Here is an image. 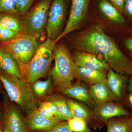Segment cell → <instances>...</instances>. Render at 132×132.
I'll return each instance as SVG.
<instances>
[{
  "label": "cell",
  "mask_w": 132,
  "mask_h": 132,
  "mask_svg": "<svg viewBox=\"0 0 132 132\" xmlns=\"http://www.w3.org/2000/svg\"><path fill=\"white\" fill-rule=\"evenodd\" d=\"M53 82L51 77L47 80H37L33 82L32 89L36 96L42 97L50 92L53 87Z\"/></svg>",
  "instance_id": "cell-23"
},
{
  "label": "cell",
  "mask_w": 132,
  "mask_h": 132,
  "mask_svg": "<svg viewBox=\"0 0 132 132\" xmlns=\"http://www.w3.org/2000/svg\"><path fill=\"white\" fill-rule=\"evenodd\" d=\"M39 45L36 37L21 33L13 39L2 42L3 49L13 57L21 72L32 59Z\"/></svg>",
  "instance_id": "cell-5"
},
{
  "label": "cell",
  "mask_w": 132,
  "mask_h": 132,
  "mask_svg": "<svg viewBox=\"0 0 132 132\" xmlns=\"http://www.w3.org/2000/svg\"><path fill=\"white\" fill-rule=\"evenodd\" d=\"M0 25L20 33L21 31V22L17 17L11 15L0 14Z\"/></svg>",
  "instance_id": "cell-22"
},
{
  "label": "cell",
  "mask_w": 132,
  "mask_h": 132,
  "mask_svg": "<svg viewBox=\"0 0 132 132\" xmlns=\"http://www.w3.org/2000/svg\"><path fill=\"white\" fill-rule=\"evenodd\" d=\"M97 8L99 12L108 20L121 27H128V21L123 14L113 6L107 0H98Z\"/></svg>",
  "instance_id": "cell-16"
},
{
  "label": "cell",
  "mask_w": 132,
  "mask_h": 132,
  "mask_svg": "<svg viewBox=\"0 0 132 132\" xmlns=\"http://www.w3.org/2000/svg\"><path fill=\"white\" fill-rule=\"evenodd\" d=\"M1 83H0V89H1Z\"/></svg>",
  "instance_id": "cell-41"
},
{
  "label": "cell",
  "mask_w": 132,
  "mask_h": 132,
  "mask_svg": "<svg viewBox=\"0 0 132 132\" xmlns=\"http://www.w3.org/2000/svg\"><path fill=\"white\" fill-rule=\"evenodd\" d=\"M50 101L55 104L57 108V112L54 117L62 121H68L73 118L68 105L67 100L64 97L54 96Z\"/></svg>",
  "instance_id": "cell-21"
},
{
  "label": "cell",
  "mask_w": 132,
  "mask_h": 132,
  "mask_svg": "<svg viewBox=\"0 0 132 132\" xmlns=\"http://www.w3.org/2000/svg\"><path fill=\"white\" fill-rule=\"evenodd\" d=\"M106 126L107 132H132V115L111 119Z\"/></svg>",
  "instance_id": "cell-19"
},
{
  "label": "cell",
  "mask_w": 132,
  "mask_h": 132,
  "mask_svg": "<svg viewBox=\"0 0 132 132\" xmlns=\"http://www.w3.org/2000/svg\"><path fill=\"white\" fill-rule=\"evenodd\" d=\"M123 14L128 21L132 24V0H125Z\"/></svg>",
  "instance_id": "cell-29"
},
{
  "label": "cell",
  "mask_w": 132,
  "mask_h": 132,
  "mask_svg": "<svg viewBox=\"0 0 132 132\" xmlns=\"http://www.w3.org/2000/svg\"><path fill=\"white\" fill-rule=\"evenodd\" d=\"M91 0H71V10L65 27L55 40L57 43L64 36L80 27L87 16Z\"/></svg>",
  "instance_id": "cell-8"
},
{
  "label": "cell",
  "mask_w": 132,
  "mask_h": 132,
  "mask_svg": "<svg viewBox=\"0 0 132 132\" xmlns=\"http://www.w3.org/2000/svg\"><path fill=\"white\" fill-rule=\"evenodd\" d=\"M70 129L73 132H91V129L85 120L73 118L67 121Z\"/></svg>",
  "instance_id": "cell-24"
},
{
  "label": "cell",
  "mask_w": 132,
  "mask_h": 132,
  "mask_svg": "<svg viewBox=\"0 0 132 132\" xmlns=\"http://www.w3.org/2000/svg\"><path fill=\"white\" fill-rule=\"evenodd\" d=\"M68 0H53L50 5L46 31L47 38L55 41L62 33Z\"/></svg>",
  "instance_id": "cell-7"
},
{
  "label": "cell",
  "mask_w": 132,
  "mask_h": 132,
  "mask_svg": "<svg viewBox=\"0 0 132 132\" xmlns=\"http://www.w3.org/2000/svg\"><path fill=\"white\" fill-rule=\"evenodd\" d=\"M89 90L91 98L96 105L108 102L119 101L109 88L106 80L91 85Z\"/></svg>",
  "instance_id": "cell-17"
},
{
  "label": "cell",
  "mask_w": 132,
  "mask_h": 132,
  "mask_svg": "<svg viewBox=\"0 0 132 132\" xmlns=\"http://www.w3.org/2000/svg\"><path fill=\"white\" fill-rule=\"evenodd\" d=\"M3 132H9L7 130H5H5H3Z\"/></svg>",
  "instance_id": "cell-40"
},
{
  "label": "cell",
  "mask_w": 132,
  "mask_h": 132,
  "mask_svg": "<svg viewBox=\"0 0 132 132\" xmlns=\"http://www.w3.org/2000/svg\"><path fill=\"white\" fill-rule=\"evenodd\" d=\"M16 0H0V13L7 12L17 14Z\"/></svg>",
  "instance_id": "cell-25"
},
{
  "label": "cell",
  "mask_w": 132,
  "mask_h": 132,
  "mask_svg": "<svg viewBox=\"0 0 132 132\" xmlns=\"http://www.w3.org/2000/svg\"><path fill=\"white\" fill-rule=\"evenodd\" d=\"M72 56L75 64L79 67L105 72L111 68L104 59L93 54L77 51Z\"/></svg>",
  "instance_id": "cell-12"
},
{
  "label": "cell",
  "mask_w": 132,
  "mask_h": 132,
  "mask_svg": "<svg viewBox=\"0 0 132 132\" xmlns=\"http://www.w3.org/2000/svg\"><path fill=\"white\" fill-rule=\"evenodd\" d=\"M56 44L55 41L47 38L39 45L32 59L24 69L26 80L29 83H33L46 75L50 69Z\"/></svg>",
  "instance_id": "cell-4"
},
{
  "label": "cell",
  "mask_w": 132,
  "mask_h": 132,
  "mask_svg": "<svg viewBox=\"0 0 132 132\" xmlns=\"http://www.w3.org/2000/svg\"><path fill=\"white\" fill-rule=\"evenodd\" d=\"M121 102L127 110L130 112H132V92L127 93L125 95Z\"/></svg>",
  "instance_id": "cell-31"
},
{
  "label": "cell",
  "mask_w": 132,
  "mask_h": 132,
  "mask_svg": "<svg viewBox=\"0 0 132 132\" xmlns=\"http://www.w3.org/2000/svg\"><path fill=\"white\" fill-rule=\"evenodd\" d=\"M19 33L0 25V40L5 42L13 39Z\"/></svg>",
  "instance_id": "cell-27"
},
{
  "label": "cell",
  "mask_w": 132,
  "mask_h": 132,
  "mask_svg": "<svg viewBox=\"0 0 132 132\" xmlns=\"http://www.w3.org/2000/svg\"><path fill=\"white\" fill-rule=\"evenodd\" d=\"M87 85L85 82L79 80L66 88L62 93L67 96L77 100L93 109L96 105L91 98L90 87Z\"/></svg>",
  "instance_id": "cell-15"
},
{
  "label": "cell",
  "mask_w": 132,
  "mask_h": 132,
  "mask_svg": "<svg viewBox=\"0 0 132 132\" xmlns=\"http://www.w3.org/2000/svg\"><path fill=\"white\" fill-rule=\"evenodd\" d=\"M27 132H42L41 131H27Z\"/></svg>",
  "instance_id": "cell-39"
},
{
  "label": "cell",
  "mask_w": 132,
  "mask_h": 132,
  "mask_svg": "<svg viewBox=\"0 0 132 132\" xmlns=\"http://www.w3.org/2000/svg\"><path fill=\"white\" fill-rule=\"evenodd\" d=\"M63 121L54 116L50 119L45 118L41 114L38 109L28 115L25 120L29 131L42 132L52 130Z\"/></svg>",
  "instance_id": "cell-11"
},
{
  "label": "cell",
  "mask_w": 132,
  "mask_h": 132,
  "mask_svg": "<svg viewBox=\"0 0 132 132\" xmlns=\"http://www.w3.org/2000/svg\"><path fill=\"white\" fill-rule=\"evenodd\" d=\"M0 68L10 75L17 78H21L22 73L16 61L10 54L5 51Z\"/></svg>",
  "instance_id": "cell-20"
},
{
  "label": "cell",
  "mask_w": 132,
  "mask_h": 132,
  "mask_svg": "<svg viewBox=\"0 0 132 132\" xmlns=\"http://www.w3.org/2000/svg\"><path fill=\"white\" fill-rule=\"evenodd\" d=\"M53 59L54 66L51 72L53 85L56 90L62 92L75 78V64L68 48L63 43L55 46Z\"/></svg>",
  "instance_id": "cell-3"
},
{
  "label": "cell",
  "mask_w": 132,
  "mask_h": 132,
  "mask_svg": "<svg viewBox=\"0 0 132 132\" xmlns=\"http://www.w3.org/2000/svg\"><path fill=\"white\" fill-rule=\"evenodd\" d=\"M5 51L2 48L0 47V66H1V63L2 61L3 58L4 56V53Z\"/></svg>",
  "instance_id": "cell-36"
},
{
  "label": "cell",
  "mask_w": 132,
  "mask_h": 132,
  "mask_svg": "<svg viewBox=\"0 0 132 132\" xmlns=\"http://www.w3.org/2000/svg\"><path fill=\"white\" fill-rule=\"evenodd\" d=\"M73 44L77 51L90 53L104 59L116 72L132 75V60L99 26H91L78 34Z\"/></svg>",
  "instance_id": "cell-1"
},
{
  "label": "cell",
  "mask_w": 132,
  "mask_h": 132,
  "mask_svg": "<svg viewBox=\"0 0 132 132\" xmlns=\"http://www.w3.org/2000/svg\"><path fill=\"white\" fill-rule=\"evenodd\" d=\"M67 102L73 118L84 120L89 128L95 130L101 129V126L95 118L93 110L80 102L68 100Z\"/></svg>",
  "instance_id": "cell-13"
},
{
  "label": "cell",
  "mask_w": 132,
  "mask_h": 132,
  "mask_svg": "<svg viewBox=\"0 0 132 132\" xmlns=\"http://www.w3.org/2000/svg\"><path fill=\"white\" fill-rule=\"evenodd\" d=\"M127 93L132 92V75L130 76L128 82L127 87Z\"/></svg>",
  "instance_id": "cell-35"
},
{
  "label": "cell",
  "mask_w": 132,
  "mask_h": 132,
  "mask_svg": "<svg viewBox=\"0 0 132 132\" xmlns=\"http://www.w3.org/2000/svg\"><path fill=\"white\" fill-rule=\"evenodd\" d=\"M130 76L116 72L110 68L106 75V82L119 101H122L127 93L128 82Z\"/></svg>",
  "instance_id": "cell-14"
},
{
  "label": "cell",
  "mask_w": 132,
  "mask_h": 132,
  "mask_svg": "<svg viewBox=\"0 0 132 132\" xmlns=\"http://www.w3.org/2000/svg\"><path fill=\"white\" fill-rule=\"evenodd\" d=\"M113 6L123 14V7L125 0H107Z\"/></svg>",
  "instance_id": "cell-32"
},
{
  "label": "cell",
  "mask_w": 132,
  "mask_h": 132,
  "mask_svg": "<svg viewBox=\"0 0 132 132\" xmlns=\"http://www.w3.org/2000/svg\"><path fill=\"white\" fill-rule=\"evenodd\" d=\"M106 72L104 71L85 68L75 64V78L90 86L98 82L106 81Z\"/></svg>",
  "instance_id": "cell-18"
},
{
  "label": "cell",
  "mask_w": 132,
  "mask_h": 132,
  "mask_svg": "<svg viewBox=\"0 0 132 132\" xmlns=\"http://www.w3.org/2000/svg\"><path fill=\"white\" fill-rule=\"evenodd\" d=\"M40 103L48 109V110L54 115V116L55 114L57 112V108L54 102L49 101H44Z\"/></svg>",
  "instance_id": "cell-34"
},
{
  "label": "cell",
  "mask_w": 132,
  "mask_h": 132,
  "mask_svg": "<svg viewBox=\"0 0 132 132\" xmlns=\"http://www.w3.org/2000/svg\"><path fill=\"white\" fill-rule=\"evenodd\" d=\"M13 102L10 100L4 99L3 117L1 123L3 130H7L9 132H27L28 130L25 120Z\"/></svg>",
  "instance_id": "cell-9"
},
{
  "label": "cell",
  "mask_w": 132,
  "mask_h": 132,
  "mask_svg": "<svg viewBox=\"0 0 132 132\" xmlns=\"http://www.w3.org/2000/svg\"><path fill=\"white\" fill-rule=\"evenodd\" d=\"M51 0H40L24 15L21 33L36 37L43 32L47 24Z\"/></svg>",
  "instance_id": "cell-6"
},
{
  "label": "cell",
  "mask_w": 132,
  "mask_h": 132,
  "mask_svg": "<svg viewBox=\"0 0 132 132\" xmlns=\"http://www.w3.org/2000/svg\"><path fill=\"white\" fill-rule=\"evenodd\" d=\"M3 128L1 124H0V132H3Z\"/></svg>",
  "instance_id": "cell-38"
},
{
  "label": "cell",
  "mask_w": 132,
  "mask_h": 132,
  "mask_svg": "<svg viewBox=\"0 0 132 132\" xmlns=\"http://www.w3.org/2000/svg\"><path fill=\"white\" fill-rule=\"evenodd\" d=\"M46 132H73L70 129L67 121H63L54 128Z\"/></svg>",
  "instance_id": "cell-30"
},
{
  "label": "cell",
  "mask_w": 132,
  "mask_h": 132,
  "mask_svg": "<svg viewBox=\"0 0 132 132\" xmlns=\"http://www.w3.org/2000/svg\"><path fill=\"white\" fill-rule=\"evenodd\" d=\"M0 80L10 100L18 104L27 116L38 109L36 96L26 79L16 78L3 71L0 72Z\"/></svg>",
  "instance_id": "cell-2"
},
{
  "label": "cell",
  "mask_w": 132,
  "mask_h": 132,
  "mask_svg": "<svg viewBox=\"0 0 132 132\" xmlns=\"http://www.w3.org/2000/svg\"><path fill=\"white\" fill-rule=\"evenodd\" d=\"M3 114V107H2V106L0 105V124H1L2 122Z\"/></svg>",
  "instance_id": "cell-37"
},
{
  "label": "cell",
  "mask_w": 132,
  "mask_h": 132,
  "mask_svg": "<svg viewBox=\"0 0 132 132\" xmlns=\"http://www.w3.org/2000/svg\"><path fill=\"white\" fill-rule=\"evenodd\" d=\"M130 35L123 39L122 43L125 49L123 52L132 60V34Z\"/></svg>",
  "instance_id": "cell-28"
},
{
  "label": "cell",
  "mask_w": 132,
  "mask_h": 132,
  "mask_svg": "<svg viewBox=\"0 0 132 132\" xmlns=\"http://www.w3.org/2000/svg\"><path fill=\"white\" fill-rule=\"evenodd\" d=\"M93 111L95 118L102 128L111 119L132 115L131 113L120 102H108L95 105Z\"/></svg>",
  "instance_id": "cell-10"
},
{
  "label": "cell",
  "mask_w": 132,
  "mask_h": 132,
  "mask_svg": "<svg viewBox=\"0 0 132 132\" xmlns=\"http://www.w3.org/2000/svg\"><path fill=\"white\" fill-rule=\"evenodd\" d=\"M94 132L93 131H92V132Z\"/></svg>",
  "instance_id": "cell-42"
},
{
  "label": "cell",
  "mask_w": 132,
  "mask_h": 132,
  "mask_svg": "<svg viewBox=\"0 0 132 132\" xmlns=\"http://www.w3.org/2000/svg\"><path fill=\"white\" fill-rule=\"evenodd\" d=\"M35 0H16L17 14L24 15L29 10Z\"/></svg>",
  "instance_id": "cell-26"
},
{
  "label": "cell",
  "mask_w": 132,
  "mask_h": 132,
  "mask_svg": "<svg viewBox=\"0 0 132 132\" xmlns=\"http://www.w3.org/2000/svg\"><path fill=\"white\" fill-rule=\"evenodd\" d=\"M38 110L39 111L41 114L45 118L50 119L54 116V115L50 112L48 109L41 103L40 104Z\"/></svg>",
  "instance_id": "cell-33"
}]
</instances>
